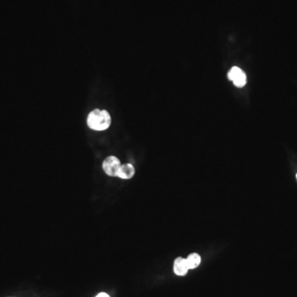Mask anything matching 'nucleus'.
Listing matches in <instances>:
<instances>
[{
	"mask_svg": "<svg viewBox=\"0 0 297 297\" xmlns=\"http://www.w3.org/2000/svg\"><path fill=\"white\" fill-rule=\"evenodd\" d=\"M112 123V118L106 110L94 109L88 114L87 125L90 129L97 132H103L109 129Z\"/></svg>",
	"mask_w": 297,
	"mask_h": 297,
	"instance_id": "1",
	"label": "nucleus"
},
{
	"mask_svg": "<svg viewBox=\"0 0 297 297\" xmlns=\"http://www.w3.org/2000/svg\"><path fill=\"white\" fill-rule=\"evenodd\" d=\"M121 165L122 164L118 157L109 156L103 162V169L110 177H118Z\"/></svg>",
	"mask_w": 297,
	"mask_h": 297,
	"instance_id": "2",
	"label": "nucleus"
},
{
	"mask_svg": "<svg viewBox=\"0 0 297 297\" xmlns=\"http://www.w3.org/2000/svg\"><path fill=\"white\" fill-rule=\"evenodd\" d=\"M228 78L238 88H243L246 84V74L239 67H233L229 72Z\"/></svg>",
	"mask_w": 297,
	"mask_h": 297,
	"instance_id": "3",
	"label": "nucleus"
},
{
	"mask_svg": "<svg viewBox=\"0 0 297 297\" xmlns=\"http://www.w3.org/2000/svg\"><path fill=\"white\" fill-rule=\"evenodd\" d=\"M189 267L187 266L186 258H177L173 264V272L177 276H185L188 272Z\"/></svg>",
	"mask_w": 297,
	"mask_h": 297,
	"instance_id": "4",
	"label": "nucleus"
},
{
	"mask_svg": "<svg viewBox=\"0 0 297 297\" xmlns=\"http://www.w3.org/2000/svg\"><path fill=\"white\" fill-rule=\"evenodd\" d=\"M136 170L134 166L131 164H122L118 171V177L122 179H131L135 175Z\"/></svg>",
	"mask_w": 297,
	"mask_h": 297,
	"instance_id": "5",
	"label": "nucleus"
},
{
	"mask_svg": "<svg viewBox=\"0 0 297 297\" xmlns=\"http://www.w3.org/2000/svg\"><path fill=\"white\" fill-rule=\"evenodd\" d=\"M187 260V266H188L189 270L195 269L196 267L201 264L202 262V258L198 253H193L190 254V255L186 258Z\"/></svg>",
	"mask_w": 297,
	"mask_h": 297,
	"instance_id": "6",
	"label": "nucleus"
},
{
	"mask_svg": "<svg viewBox=\"0 0 297 297\" xmlns=\"http://www.w3.org/2000/svg\"><path fill=\"white\" fill-rule=\"evenodd\" d=\"M96 297H110L109 295H108L107 293L105 292H101L99 293L98 295H97Z\"/></svg>",
	"mask_w": 297,
	"mask_h": 297,
	"instance_id": "7",
	"label": "nucleus"
},
{
	"mask_svg": "<svg viewBox=\"0 0 297 297\" xmlns=\"http://www.w3.org/2000/svg\"><path fill=\"white\" fill-rule=\"evenodd\" d=\"M296 178H297V174H296Z\"/></svg>",
	"mask_w": 297,
	"mask_h": 297,
	"instance_id": "8",
	"label": "nucleus"
}]
</instances>
